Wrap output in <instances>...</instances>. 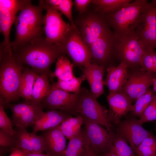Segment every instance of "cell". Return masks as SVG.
Here are the masks:
<instances>
[{"label":"cell","instance_id":"cell-21","mask_svg":"<svg viewBox=\"0 0 156 156\" xmlns=\"http://www.w3.org/2000/svg\"><path fill=\"white\" fill-rule=\"evenodd\" d=\"M107 75L104 80L105 86L108 88L109 93L120 91L128 78V67L120 62L117 66H112L106 70Z\"/></svg>","mask_w":156,"mask_h":156},{"label":"cell","instance_id":"cell-14","mask_svg":"<svg viewBox=\"0 0 156 156\" xmlns=\"http://www.w3.org/2000/svg\"><path fill=\"white\" fill-rule=\"evenodd\" d=\"M8 107L12 112L11 120L13 125L25 128L34 126L44 108L42 103L32 101H25L16 104L10 103Z\"/></svg>","mask_w":156,"mask_h":156},{"label":"cell","instance_id":"cell-2","mask_svg":"<svg viewBox=\"0 0 156 156\" xmlns=\"http://www.w3.org/2000/svg\"><path fill=\"white\" fill-rule=\"evenodd\" d=\"M44 9L41 4L33 5L29 0L20 10L14 22L16 32L15 39L11 42L12 51L21 45L43 36Z\"/></svg>","mask_w":156,"mask_h":156},{"label":"cell","instance_id":"cell-17","mask_svg":"<svg viewBox=\"0 0 156 156\" xmlns=\"http://www.w3.org/2000/svg\"><path fill=\"white\" fill-rule=\"evenodd\" d=\"M109 105L108 116L112 122L118 125L122 118L130 112L132 102L129 98L121 91L109 93L107 96Z\"/></svg>","mask_w":156,"mask_h":156},{"label":"cell","instance_id":"cell-48","mask_svg":"<svg viewBox=\"0 0 156 156\" xmlns=\"http://www.w3.org/2000/svg\"><path fill=\"white\" fill-rule=\"evenodd\" d=\"M153 92L156 94V77L154 79L153 85Z\"/></svg>","mask_w":156,"mask_h":156},{"label":"cell","instance_id":"cell-22","mask_svg":"<svg viewBox=\"0 0 156 156\" xmlns=\"http://www.w3.org/2000/svg\"><path fill=\"white\" fill-rule=\"evenodd\" d=\"M16 17L0 5V30L4 37L3 41L0 43V50L12 53L10 35L12 26Z\"/></svg>","mask_w":156,"mask_h":156},{"label":"cell","instance_id":"cell-26","mask_svg":"<svg viewBox=\"0 0 156 156\" xmlns=\"http://www.w3.org/2000/svg\"><path fill=\"white\" fill-rule=\"evenodd\" d=\"M69 140L64 156H80L86 147L85 129Z\"/></svg>","mask_w":156,"mask_h":156},{"label":"cell","instance_id":"cell-47","mask_svg":"<svg viewBox=\"0 0 156 156\" xmlns=\"http://www.w3.org/2000/svg\"><path fill=\"white\" fill-rule=\"evenodd\" d=\"M153 56L154 62V68L155 71V73L156 74V51L154 49L153 51Z\"/></svg>","mask_w":156,"mask_h":156},{"label":"cell","instance_id":"cell-9","mask_svg":"<svg viewBox=\"0 0 156 156\" xmlns=\"http://www.w3.org/2000/svg\"><path fill=\"white\" fill-rule=\"evenodd\" d=\"M134 29L146 48H156V0L148 3L135 23Z\"/></svg>","mask_w":156,"mask_h":156},{"label":"cell","instance_id":"cell-7","mask_svg":"<svg viewBox=\"0 0 156 156\" xmlns=\"http://www.w3.org/2000/svg\"><path fill=\"white\" fill-rule=\"evenodd\" d=\"M39 2L46 11L43 21L45 39L51 44L60 46L73 27L64 20L61 13L44 4L42 0Z\"/></svg>","mask_w":156,"mask_h":156},{"label":"cell","instance_id":"cell-24","mask_svg":"<svg viewBox=\"0 0 156 156\" xmlns=\"http://www.w3.org/2000/svg\"><path fill=\"white\" fill-rule=\"evenodd\" d=\"M38 75L31 68L24 67L19 88L20 97L24 99L26 101H31L33 88Z\"/></svg>","mask_w":156,"mask_h":156},{"label":"cell","instance_id":"cell-32","mask_svg":"<svg viewBox=\"0 0 156 156\" xmlns=\"http://www.w3.org/2000/svg\"><path fill=\"white\" fill-rule=\"evenodd\" d=\"M134 152L137 156H156V137L153 134L146 138Z\"/></svg>","mask_w":156,"mask_h":156},{"label":"cell","instance_id":"cell-45","mask_svg":"<svg viewBox=\"0 0 156 156\" xmlns=\"http://www.w3.org/2000/svg\"><path fill=\"white\" fill-rule=\"evenodd\" d=\"M98 156H117L112 146L110 150L107 152Z\"/></svg>","mask_w":156,"mask_h":156},{"label":"cell","instance_id":"cell-39","mask_svg":"<svg viewBox=\"0 0 156 156\" xmlns=\"http://www.w3.org/2000/svg\"><path fill=\"white\" fill-rule=\"evenodd\" d=\"M29 136L32 150V153H41L45 151L43 140L41 136L37 135L36 133L33 131L29 133Z\"/></svg>","mask_w":156,"mask_h":156},{"label":"cell","instance_id":"cell-27","mask_svg":"<svg viewBox=\"0 0 156 156\" xmlns=\"http://www.w3.org/2000/svg\"><path fill=\"white\" fill-rule=\"evenodd\" d=\"M83 124L84 120L82 117L80 116L75 117L72 116L61 124L60 127L64 136L70 140L79 133Z\"/></svg>","mask_w":156,"mask_h":156},{"label":"cell","instance_id":"cell-42","mask_svg":"<svg viewBox=\"0 0 156 156\" xmlns=\"http://www.w3.org/2000/svg\"><path fill=\"white\" fill-rule=\"evenodd\" d=\"M9 156H27V154L21 149L15 147L12 149Z\"/></svg>","mask_w":156,"mask_h":156},{"label":"cell","instance_id":"cell-20","mask_svg":"<svg viewBox=\"0 0 156 156\" xmlns=\"http://www.w3.org/2000/svg\"><path fill=\"white\" fill-rule=\"evenodd\" d=\"M71 114L60 110L52 109L40 114L33 126V132L46 131L55 127L72 117Z\"/></svg>","mask_w":156,"mask_h":156},{"label":"cell","instance_id":"cell-41","mask_svg":"<svg viewBox=\"0 0 156 156\" xmlns=\"http://www.w3.org/2000/svg\"><path fill=\"white\" fill-rule=\"evenodd\" d=\"M92 2L91 0H75L73 3L76 10L79 14H82L86 12L88 5Z\"/></svg>","mask_w":156,"mask_h":156},{"label":"cell","instance_id":"cell-13","mask_svg":"<svg viewBox=\"0 0 156 156\" xmlns=\"http://www.w3.org/2000/svg\"><path fill=\"white\" fill-rule=\"evenodd\" d=\"M146 48L135 34L129 35L118 41L116 59L125 64L128 68L140 67Z\"/></svg>","mask_w":156,"mask_h":156},{"label":"cell","instance_id":"cell-1","mask_svg":"<svg viewBox=\"0 0 156 156\" xmlns=\"http://www.w3.org/2000/svg\"><path fill=\"white\" fill-rule=\"evenodd\" d=\"M63 54L60 46L50 43L44 36L25 43L12 51L18 62L29 66L38 74L51 72V64Z\"/></svg>","mask_w":156,"mask_h":156},{"label":"cell","instance_id":"cell-35","mask_svg":"<svg viewBox=\"0 0 156 156\" xmlns=\"http://www.w3.org/2000/svg\"><path fill=\"white\" fill-rule=\"evenodd\" d=\"M73 4L72 0H60L55 9L64 14L67 17L72 27L77 29L72 14V10Z\"/></svg>","mask_w":156,"mask_h":156},{"label":"cell","instance_id":"cell-18","mask_svg":"<svg viewBox=\"0 0 156 156\" xmlns=\"http://www.w3.org/2000/svg\"><path fill=\"white\" fill-rule=\"evenodd\" d=\"M60 125L40 135L43 140L46 154L50 156H64L67 147L66 137Z\"/></svg>","mask_w":156,"mask_h":156},{"label":"cell","instance_id":"cell-11","mask_svg":"<svg viewBox=\"0 0 156 156\" xmlns=\"http://www.w3.org/2000/svg\"><path fill=\"white\" fill-rule=\"evenodd\" d=\"M76 27L83 41L89 47L110 28L106 15L95 10L81 18Z\"/></svg>","mask_w":156,"mask_h":156},{"label":"cell","instance_id":"cell-33","mask_svg":"<svg viewBox=\"0 0 156 156\" xmlns=\"http://www.w3.org/2000/svg\"><path fill=\"white\" fill-rule=\"evenodd\" d=\"M112 146L117 156H137L127 142L116 133Z\"/></svg>","mask_w":156,"mask_h":156},{"label":"cell","instance_id":"cell-6","mask_svg":"<svg viewBox=\"0 0 156 156\" xmlns=\"http://www.w3.org/2000/svg\"><path fill=\"white\" fill-rule=\"evenodd\" d=\"M118 41L110 28L90 46L91 63L103 67L106 71L109 67L115 66L113 63L117 59V47Z\"/></svg>","mask_w":156,"mask_h":156},{"label":"cell","instance_id":"cell-37","mask_svg":"<svg viewBox=\"0 0 156 156\" xmlns=\"http://www.w3.org/2000/svg\"><path fill=\"white\" fill-rule=\"evenodd\" d=\"M29 0H0V5L7 10L14 16L16 17L17 13Z\"/></svg>","mask_w":156,"mask_h":156},{"label":"cell","instance_id":"cell-43","mask_svg":"<svg viewBox=\"0 0 156 156\" xmlns=\"http://www.w3.org/2000/svg\"><path fill=\"white\" fill-rule=\"evenodd\" d=\"M80 156H98L92 152L87 147H86L85 150Z\"/></svg>","mask_w":156,"mask_h":156},{"label":"cell","instance_id":"cell-12","mask_svg":"<svg viewBox=\"0 0 156 156\" xmlns=\"http://www.w3.org/2000/svg\"><path fill=\"white\" fill-rule=\"evenodd\" d=\"M127 80L120 91L125 93L132 102L143 94L153 85L156 74L142 70L141 67L128 68Z\"/></svg>","mask_w":156,"mask_h":156},{"label":"cell","instance_id":"cell-16","mask_svg":"<svg viewBox=\"0 0 156 156\" xmlns=\"http://www.w3.org/2000/svg\"><path fill=\"white\" fill-rule=\"evenodd\" d=\"M78 98V94L68 93L52 85L50 92L41 103L49 110H59L74 115Z\"/></svg>","mask_w":156,"mask_h":156},{"label":"cell","instance_id":"cell-36","mask_svg":"<svg viewBox=\"0 0 156 156\" xmlns=\"http://www.w3.org/2000/svg\"><path fill=\"white\" fill-rule=\"evenodd\" d=\"M154 49L148 47L146 49L142 57L140 63L141 69L145 71H149L155 73L153 56Z\"/></svg>","mask_w":156,"mask_h":156},{"label":"cell","instance_id":"cell-46","mask_svg":"<svg viewBox=\"0 0 156 156\" xmlns=\"http://www.w3.org/2000/svg\"><path fill=\"white\" fill-rule=\"evenodd\" d=\"M27 156H50L43 153H26Z\"/></svg>","mask_w":156,"mask_h":156},{"label":"cell","instance_id":"cell-4","mask_svg":"<svg viewBox=\"0 0 156 156\" xmlns=\"http://www.w3.org/2000/svg\"><path fill=\"white\" fill-rule=\"evenodd\" d=\"M149 3L147 0H135L106 15L108 25L118 41L135 34L134 25Z\"/></svg>","mask_w":156,"mask_h":156},{"label":"cell","instance_id":"cell-23","mask_svg":"<svg viewBox=\"0 0 156 156\" xmlns=\"http://www.w3.org/2000/svg\"><path fill=\"white\" fill-rule=\"evenodd\" d=\"M51 72L38 74L33 88L31 101L41 103L49 93L52 85L49 83V78Z\"/></svg>","mask_w":156,"mask_h":156},{"label":"cell","instance_id":"cell-15","mask_svg":"<svg viewBox=\"0 0 156 156\" xmlns=\"http://www.w3.org/2000/svg\"><path fill=\"white\" fill-rule=\"evenodd\" d=\"M142 125L134 117L121 121L117 125L116 134L125 139L134 152L144 140L153 135Z\"/></svg>","mask_w":156,"mask_h":156},{"label":"cell","instance_id":"cell-5","mask_svg":"<svg viewBox=\"0 0 156 156\" xmlns=\"http://www.w3.org/2000/svg\"><path fill=\"white\" fill-rule=\"evenodd\" d=\"M74 115L80 116L105 127L109 131H113L112 123L108 116V110L101 104L90 91L85 87L81 88Z\"/></svg>","mask_w":156,"mask_h":156},{"label":"cell","instance_id":"cell-19","mask_svg":"<svg viewBox=\"0 0 156 156\" xmlns=\"http://www.w3.org/2000/svg\"><path fill=\"white\" fill-rule=\"evenodd\" d=\"M81 75L89 83L90 92L96 99L104 94V76L106 71L99 65L91 63L88 66L80 68Z\"/></svg>","mask_w":156,"mask_h":156},{"label":"cell","instance_id":"cell-49","mask_svg":"<svg viewBox=\"0 0 156 156\" xmlns=\"http://www.w3.org/2000/svg\"></svg>","mask_w":156,"mask_h":156},{"label":"cell","instance_id":"cell-8","mask_svg":"<svg viewBox=\"0 0 156 156\" xmlns=\"http://www.w3.org/2000/svg\"><path fill=\"white\" fill-rule=\"evenodd\" d=\"M60 46L63 54L67 55L71 59L74 67L81 68L91 64L92 58L90 49L77 28H72Z\"/></svg>","mask_w":156,"mask_h":156},{"label":"cell","instance_id":"cell-44","mask_svg":"<svg viewBox=\"0 0 156 156\" xmlns=\"http://www.w3.org/2000/svg\"><path fill=\"white\" fill-rule=\"evenodd\" d=\"M12 149L7 147L0 146V156H4L7 153L11 152Z\"/></svg>","mask_w":156,"mask_h":156},{"label":"cell","instance_id":"cell-25","mask_svg":"<svg viewBox=\"0 0 156 156\" xmlns=\"http://www.w3.org/2000/svg\"><path fill=\"white\" fill-rule=\"evenodd\" d=\"M74 66L72 63L63 55L58 57L56 62L55 71L52 72L49 77L51 80L55 78L58 80L67 81L75 76L73 72Z\"/></svg>","mask_w":156,"mask_h":156},{"label":"cell","instance_id":"cell-31","mask_svg":"<svg viewBox=\"0 0 156 156\" xmlns=\"http://www.w3.org/2000/svg\"><path fill=\"white\" fill-rule=\"evenodd\" d=\"M16 134V147L21 149L26 153H32L29 133L26 128L16 127L14 129Z\"/></svg>","mask_w":156,"mask_h":156},{"label":"cell","instance_id":"cell-28","mask_svg":"<svg viewBox=\"0 0 156 156\" xmlns=\"http://www.w3.org/2000/svg\"><path fill=\"white\" fill-rule=\"evenodd\" d=\"M132 0H93L95 10L105 15L112 13L122 6L128 4Z\"/></svg>","mask_w":156,"mask_h":156},{"label":"cell","instance_id":"cell-30","mask_svg":"<svg viewBox=\"0 0 156 156\" xmlns=\"http://www.w3.org/2000/svg\"><path fill=\"white\" fill-rule=\"evenodd\" d=\"M153 93L152 89L150 88L137 99L130 112L132 117L140 118L150 103Z\"/></svg>","mask_w":156,"mask_h":156},{"label":"cell","instance_id":"cell-10","mask_svg":"<svg viewBox=\"0 0 156 156\" xmlns=\"http://www.w3.org/2000/svg\"><path fill=\"white\" fill-rule=\"evenodd\" d=\"M83 119L87 146L98 156L108 152L112 146L115 133L96 122Z\"/></svg>","mask_w":156,"mask_h":156},{"label":"cell","instance_id":"cell-29","mask_svg":"<svg viewBox=\"0 0 156 156\" xmlns=\"http://www.w3.org/2000/svg\"><path fill=\"white\" fill-rule=\"evenodd\" d=\"M85 80L84 77L81 75L80 77L75 76L68 80H57V81L53 82L52 85L68 93L78 94L81 88L82 83Z\"/></svg>","mask_w":156,"mask_h":156},{"label":"cell","instance_id":"cell-38","mask_svg":"<svg viewBox=\"0 0 156 156\" xmlns=\"http://www.w3.org/2000/svg\"><path fill=\"white\" fill-rule=\"evenodd\" d=\"M4 107L0 103V129L11 135L15 136L16 133L12 127V120L8 116L4 110Z\"/></svg>","mask_w":156,"mask_h":156},{"label":"cell","instance_id":"cell-3","mask_svg":"<svg viewBox=\"0 0 156 156\" xmlns=\"http://www.w3.org/2000/svg\"><path fill=\"white\" fill-rule=\"evenodd\" d=\"M24 67L12 53L0 51V103L4 107L20 98L19 90Z\"/></svg>","mask_w":156,"mask_h":156},{"label":"cell","instance_id":"cell-40","mask_svg":"<svg viewBox=\"0 0 156 156\" xmlns=\"http://www.w3.org/2000/svg\"><path fill=\"white\" fill-rule=\"evenodd\" d=\"M0 146L12 149L16 147L15 136H12L0 129Z\"/></svg>","mask_w":156,"mask_h":156},{"label":"cell","instance_id":"cell-34","mask_svg":"<svg viewBox=\"0 0 156 156\" xmlns=\"http://www.w3.org/2000/svg\"><path fill=\"white\" fill-rule=\"evenodd\" d=\"M139 120L142 125L146 122L156 120V94L155 93H154L150 103Z\"/></svg>","mask_w":156,"mask_h":156}]
</instances>
